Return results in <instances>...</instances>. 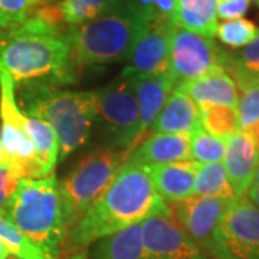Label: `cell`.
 Instances as JSON below:
<instances>
[{
	"mask_svg": "<svg viewBox=\"0 0 259 259\" xmlns=\"http://www.w3.org/2000/svg\"><path fill=\"white\" fill-rule=\"evenodd\" d=\"M218 3L219 0H176L171 22L177 28L213 39L219 25Z\"/></svg>",
	"mask_w": 259,
	"mask_h": 259,
	"instance_id": "obj_20",
	"label": "cell"
},
{
	"mask_svg": "<svg viewBox=\"0 0 259 259\" xmlns=\"http://www.w3.org/2000/svg\"><path fill=\"white\" fill-rule=\"evenodd\" d=\"M154 20L125 0L120 8L66 30L74 68L127 61L137 40Z\"/></svg>",
	"mask_w": 259,
	"mask_h": 259,
	"instance_id": "obj_3",
	"label": "cell"
},
{
	"mask_svg": "<svg viewBox=\"0 0 259 259\" xmlns=\"http://www.w3.org/2000/svg\"><path fill=\"white\" fill-rule=\"evenodd\" d=\"M250 136H252V139H253V143H255V146H256V150H258L259 153V122L258 124H255L252 128L248 131Z\"/></svg>",
	"mask_w": 259,
	"mask_h": 259,
	"instance_id": "obj_37",
	"label": "cell"
},
{
	"mask_svg": "<svg viewBox=\"0 0 259 259\" xmlns=\"http://www.w3.org/2000/svg\"><path fill=\"white\" fill-rule=\"evenodd\" d=\"M199 110L202 127L216 139L225 141L241 130L238 108L228 105H200Z\"/></svg>",
	"mask_w": 259,
	"mask_h": 259,
	"instance_id": "obj_26",
	"label": "cell"
},
{
	"mask_svg": "<svg viewBox=\"0 0 259 259\" xmlns=\"http://www.w3.org/2000/svg\"><path fill=\"white\" fill-rule=\"evenodd\" d=\"M0 68L18 87L59 88L75 82L66 32L37 15L15 28L0 30Z\"/></svg>",
	"mask_w": 259,
	"mask_h": 259,
	"instance_id": "obj_2",
	"label": "cell"
},
{
	"mask_svg": "<svg viewBox=\"0 0 259 259\" xmlns=\"http://www.w3.org/2000/svg\"><path fill=\"white\" fill-rule=\"evenodd\" d=\"M0 241L6 245L10 255L18 259H48L28 238L0 213Z\"/></svg>",
	"mask_w": 259,
	"mask_h": 259,
	"instance_id": "obj_27",
	"label": "cell"
},
{
	"mask_svg": "<svg viewBox=\"0 0 259 259\" xmlns=\"http://www.w3.org/2000/svg\"><path fill=\"white\" fill-rule=\"evenodd\" d=\"M256 3H258V6H259V0H256Z\"/></svg>",
	"mask_w": 259,
	"mask_h": 259,
	"instance_id": "obj_39",
	"label": "cell"
},
{
	"mask_svg": "<svg viewBox=\"0 0 259 259\" xmlns=\"http://www.w3.org/2000/svg\"><path fill=\"white\" fill-rule=\"evenodd\" d=\"M130 153V148L121 150L110 146L97 148L58 183L66 232L79 222L85 212L111 185Z\"/></svg>",
	"mask_w": 259,
	"mask_h": 259,
	"instance_id": "obj_6",
	"label": "cell"
},
{
	"mask_svg": "<svg viewBox=\"0 0 259 259\" xmlns=\"http://www.w3.org/2000/svg\"><path fill=\"white\" fill-rule=\"evenodd\" d=\"M223 69L231 75L238 90L259 81V33L249 45L241 48V51H225Z\"/></svg>",
	"mask_w": 259,
	"mask_h": 259,
	"instance_id": "obj_23",
	"label": "cell"
},
{
	"mask_svg": "<svg viewBox=\"0 0 259 259\" xmlns=\"http://www.w3.org/2000/svg\"><path fill=\"white\" fill-rule=\"evenodd\" d=\"M202 127L199 105L183 91L175 88L150 128L163 134H192Z\"/></svg>",
	"mask_w": 259,
	"mask_h": 259,
	"instance_id": "obj_17",
	"label": "cell"
},
{
	"mask_svg": "<svg viewBox=\"0 0 259 259\" xmlns=\"http://www.w3.org/2000/svg\"><path fill=\"white\" fill-rule=\"evenodd\" d=\"M141 243L144 259H212L171 216H154L141 223Z\"/></svg>",
	"mask_w": 259,
	"mask_h": 259,
	"instance_id": "obj_12",
	"label": "cell"
},
{
	"mask_svg": "<svg viewBox=\"0 0 259 259\" xmlns=\"http://www.w3.org/2000/svg\"><path fill=\"white\" fill-rule=\"evenodd\" d=\"M90 259H144L141 223L94 242Z\"/></svg>",
	"mask_w": 259,
	"mask_h": 259,
	"instance_id": "obj_21",
	"label": "cell"
},
{
	"mask_svg": "<svg viewBox=\"0 0 259 259\" xmlns=\"http://www.w3.org/2000/svg\"><path fill=\"white\" fill-rule=\"evenodd\" d=\"M26 130L33 147L35 158L40 171V177L54 175L56 163L59 160V147L54 130L45 121L26 115Z\"/></svg>",
	"mask_w": 259,
	"mask_h": 259,
	"instance_id": "obj_22",
	"label": "cell"
},
{
	"mask_svg": "<svg viewBox=\"0 0 259 259\" xmlns=\"http://www.w3.org/2000/svg\"><path fill=\"white\" fill-rule=\"evenodd\" d=\"M39 0H0V30L15 28L30 18Z\"/></svg>",
	"mask_w": 259,
	"mask_h": 259,
	"instance_id": "obj_31",
	"label": "cell"
},
{
	"mask_svg": "<svg viewBox=\"0 0 259 259\" xmlns=\"http://www.w3.org/2000/svg\"><path fill=\"white\" fill-rule=\"evenodd\" d=\"M193 196H206V197H226L235 199L226 168L222 161L219 163H206L197 166L194 176Z\"/></svg>",
	"mask_w": 259,
	"mask_h": 259,
	"instance_id": "obj_24",
	"label": "cell"
},
{
	"mask_svg": "<svg viewBox=\"0 0 259 259\" xmlns=\"http://www.w3.org/2000/svg\"><path fill=\"white\" fill-rule=\"evenodd\" d=\"M197 166V161L185 160L164 164H151L148 166V170L158 196L167 203H171L193 196Z\"/></svg>",
	"mask_w": 259,
	"mask_h": 259,
	"instance_id": "obj_18",
	"label": "cell"
},
{
	"mask_svg": "<svg viewBox=\"0 0 259 259\" xmlns=\"http://www.w3.org/2000/svg\"><path fill=\"white\" fill-rule=\"evenodd\" d=\"M0 141L15 175L19 179H42L26 130V115L16 100V85L3 68H0Z\"/></svg>",
	"mask_w": 259,
	"mask_h": 259,
	"instance_id": "obj_8",
	"label": "cell"
},
{
	"mask_svg": "<svg viewBox=\"0 0 259 259\" xmlns=\"http://www.w3.org/2000/svg\"><path fill=\"white\" fill-rule=\"evenodd\" d=\"M127 76L131 79L139 107L140 136H144L154 122L160 110L163 108L168 95L176 88V85L167 72L146 76Z\"/></svg>",
	"mask_w": 259,
	"mask_h": 259,
	"instance_id": "obj_16",
	"label": "cell"
},
{
	"mask_svg": "<svg viewBox=\"0 0 259 259\" xmlns=\"http://www.w3.org/2000/svg\"><path fill=\"white\" fill-rule=\"evenodd\" d=\"M10 252L9 249L6 248V245L3 242L0 241V259H9Z\"/></svg>",
	"mask_w": 259,
	"mask_h": 259,
	"instance_id": "obj_38",
	"label": "cell"
},
{
	"mask_svg": "<svg viewBox=\"0 0 259 259\" xmlns=\"http://www.w3.org/2000/svg\"><path fill=\"white\" fill-rule=\"evenodd\" d=\"M258 26L252 20L243 18L225 20L218 25L216 29V36L219 37V40L232 49H239L249 45L258 36Z\"/></svg>",
	"mask_w": 259,
	"mask_h": 259,
	"instance_id": "obj_29",
	"label": "cell"
},
{
	"mask_svg": "<svg viewBox=\"0 0 259 259\" xmlns=\"http://www.w3.org/2000/svg\"><path fill=\"white\" fill-rule=\"evenodd\" d=\"M232 202L233 199L226 197L189 196L183 200L171 202L168 206L171 218L177 225L200 249L210 256L214 232Z\"/></svg>",
	"mask_w": 259,
	"mask_h": 259,
	"instance_id": "obj_11",
	"label": "cell"
},
{
	"mask_svg": "<svg viewBox=\"0 0 259 259\" xmlns=\"http://www.w3.org/2000/svg\"><path fill=\"white\" fill-rule=\"evenodd\" d=\"M259 161V153L248 131L239 130L225 140L223 166L236 197L245 196L253 180Z\"/></svg>",
	"mask_w": 259,
	"mask_h": 259,
	"instance_id": "obj_14",
	"label": "cell"
},
{
	"mask_svg": "<svg viewBox=\"0 0 259 259\" xmlns=\"http://www.w3.org/2000/svg\"><path fill=\"white\" fill-rule=\"evenodd\" d=\"M19 182L20 179L15 175L12 168L0 166V213L2 214H6L10 199L15 193Z\"/></svg>",
	"mask_w": 259,
	"mask_h": 259,
	"instance_id": "obj_33",
	"label": "cell"
},
{
	"mask_svg": "<svg viewBox=\"0 0 259 259\" xmlns=\"http://www.w3.org/2000/svg\"><path fill=\"white\" fill-rule=\"evenodd\" d=\"M200 105H228L238 108L239 90L226 71H216L177 87Z\"/></svg>",
	"mask_w": 259,
	"mask_h": 259,
	"instance_id": "obj_19",
	"label": "cell"
},
{
	"mask_svg": "<svg viewBox=\"0 0 259 259\" xmlns=\"http://www.w3.org/2000/svg\"><path fill=\"white\" fill-rule=\"evenodd\" d=\"M190 158V134L154 133L131 150L127 163L131 164H164Z\"/></svg>",
	"mask_w": 259,
	"mask_h": 259,
	"instance_id": "obj_15",
	"label": "cell"
},
{
	"mask_svg": "<svg viewBox=\"0 0 259 259\" xmlns=\"http://www.w3.org/2000/svg\"><path fill=\"white\" fill-rule=\"evenodd\" d=\"M134 6L147 13L153 19H168L171 20L176 0H130ZM175 25V23H173Z\"/></svg>",
	"mask_w": 259,
	"mask_h": 259,
	"instance_id": "obj_32",
	"label": "cell"
},
{
	"mask_svg": "<svg viewBox=\"0 0 259 259\" xmlns=\"http://www.w3.org/2000/svg\"><path fill=\"white\" fill-rule=\"evenodd\" d=\"M212 259H259V209L235 197L214 232Z\"/></svg>",
	"mask_w": 259,
	"mask_h": 259,
	"instance_id": "obj_9",
	"label": "cell"
},
{
	"mask_svg": "<svg viewBox=\"0 0 259 259\" xmlns=\"http://www.w3.org/2000/svg\"><path fill=\"white\" fill-rule=\"evenodd\" d=\"M19 108L28 117L51 125L64 160L83 146L95 124V93L66 91L58 87H19Z\"/></svg>",
	"mask_w": 259,
	"mask_h": 259,
	"instance_id": "obj_4",
	"label": "cell"
},
{
	"mask_svg": "<svg viewBox=\"0 0 259 259\" xmlns=\"http://www.w3.org/2000/svg\"><path fill=\"white\" fill-rule=\"evenodd\" d=\"M238 115L239 125L243 131H249L259 122V81L249 83L248 87L239 90Z\"/></svg>",
	"mask_w": 259,
	"mask_h": 259,
	"instance_id": "obj_30",
	"label": "cell"
},
{
	"mask_svg": "<svg viewBox=\"0 0 259 259\" xmlns=\"http://www.w3.org/2000/svg\"><path fill=\"white\" fill-rule=\"evenodd\" d=\"M246 197L249 199L250 203L253 204L256 209H259V161L256 171H255V176H253V180H252L249 189L246 192Z\"/></svg>",
	"mask_w": 259,
	"mask_h": 259,
	"instance_id": "obj_35",
	"label": "cell"
},
{
	"mask_svg": "<svg viewBox=\"0 0 259 259\" xmlns=\"http://www.w3.org/2000/svg\"><path fill=\"white\" fill-rule=\"evenodd\" d=\"M225 156V141L213 137L203 127L190 134V158L200 164L219 163Z\"/></svg>",
	"mask_w": 259,
	"mask_h": 259,
	"instance_id": "obj_28",
	"label": "cell"
},
{
	"mask_svg": "<svg viewBox=\"0 0 259 259\" xmlns=\"http://www.w3.org/2000/svg\"><path fill=\"white\" fill-rule=\"evenodd\" d=\"M124 2L125 0H62L58 8L65 23L76 26L120 8Z\"/></svg>",
	"mask_w": 259,
	"mask_h": 259,
	"instance_id": "obj_25",
	"label": "cell"
},
{
	"mask_svg": "<svg viewBox=\"0 0 259 259\" xmlns=\"http://www.w3.org/2000/svg\"><path fill=\"white\" fill-rule=\"evenodd\" d=\"M95 93V124L114 148H133L140 143V115L130 76L121 72Z\"/></svg>",
	"mask_w": 259,
	"mask_h": 259,
	"instance_id": "obj_7",
	"label": "cell"
},
{
	"mask_svg": "<svg viewBox=\"0 0 259 259\" xmlns=\"http://www.w3.org/2000/svg\"><path fill=\"white\" fill-rule=\"evenodd\" d=\"M154 216H171L154 189L148 166L124 163L111 185L66 232L69 248H85Z\"/></svg>",
	"mask_w": 259,
	"mask_h": 259,
	"instance_id": "obj_1",
	"label": "cell"
},
{
	"mask_svg": "<svg viewBox=\"0 0 259 259\" xmlns=\"http://www.w3.org/2000/svg\"><path fill=\"white\" fill-rule=\"evenodd\" d=\"M173 28L175 25L168 19L151 20L127 59L128 65L122 69V74L131 76L166 74Z\"/></svg>",
	"mask_w": 259,
	"mask_h": 259,
	"instance_id": "obj_13",
	"label": "cell"
},
{
	"mask_svg": "<svg viewBox=\"0 0 259 259\" xmlns=\"http://www.w3.org/2000/svg\"><path fill=\"white\" fill-rule=\"evenodd\" d=\"M5 216L48 259H58L66 226L55 175L20 179Z\"/></svg>",
	"mask_w": 259,
	"mask_h": 259,
	"instance_id": "obj_5",
	"label": "cell"
},
{
	"mask_svg": "<svg viewBox=\"0 0 259 259\" xmlns=\"http://www.w3.org/2000/svg\"><path fill=\"white\" fill-rule=\"evenodd\" d=\"M0 166H5V167H9V168H12V161H10L8 153L5 151V148H3V146H2V141H0Z\"/></svg>",
	"mask_w": 259,
	"mask_h": 259,
	"instance_id": "obj_36",
	"label": "cell"
},
{
	"mask_svg": "<svg viewBox=\"0 0 259 259\" xmlns=\"http://www.w3.org/2000/svg\"><path fill=\"white\" fill-rule=\"evenodd\" d=\"M250 0H219L218 18L223 20L242 18L249 8Z\"/></svg>",
	"mask_w": 259,
	"mask_h": 259,
	"instance_id": "obj_34",
	"label": "cell"
},
{
	"mask_svg": "<svg viewBox=\"0 0 259 259\" xmlns=\"http://www.w3.org/2000/svg\"><path fill=\"white\" fill-rule=\"evenodd\" d=\"M223 55L225 51L216 45L212 37L175 26L171 32L167 74L177 88L179 85L193 81L199 76L225 71Z\"/></svg>",
	"mask_w": 259,
	"mask_h": 259,
	"instance_id": "obj_10",
	"label": "cell"
}]
</instances>
